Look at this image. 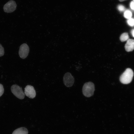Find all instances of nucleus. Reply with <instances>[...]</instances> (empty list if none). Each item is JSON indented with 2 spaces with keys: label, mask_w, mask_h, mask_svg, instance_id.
Returning <instances> with one entry per match:
<instances>
[{
  "label": "nucleus",
  "mask_w": 134,
  "mask_h": 134,
  "mask_svg": "<svg viewBox=\"0 0 134 134\" xmlns=\"http://www.w3.org/2000/svg\"><path fill=\"white\" fill-rule=\"evenodd\" d=\"M128 24L130 26L133 27L134 26V19L131 18L128 19L127 21Z\"/></svg>",
  "instance_id": "12"
},
{
  "label": "nucleus",
  "mask_w": 134,
  "mask_h": 134,
  "mask_svg": "<svg viewBox=\"0 0 134 134\" xmlns=\"http://www.w3.org/2000/svg\"><path fill=\"white\" fill-rule=\"evenodd\" d=\"M131 33L132 36L134 37V29L132 30Z\"/></svg>",
  "instance_id": "17"
},
{
  "label": "nucleus",
  "mask_w": 134,
  "mask_h": 134,
  "mask_svg": "<svg viewBox=\"0 0 134 134\" xmlns=\"http://www.w3.org/2000/svg\"><path fill=\"white\" fill-rule=\"evenodd\" d=\"M28 131L25 127H21L15 130L12 134H28Z\"/></svg>",
  "instance_id": "9"
},
{
  "label": "nucleus",
  "mask_w": 134,
  "mask_h": 134,
  "mask_svg": "<svg viewBox=\"0 0 134 134\" xmlns=\"http://www.w3.org/2000/svg\"><path fill=\"white\" fill-rule=\"evenodd\" d=\"M74 79L69 72L65 73L63 77V81L65 86L67 87L72 86L74 84Z\"/></svg>",
  "instance_id": "4"
},
{
  "label": "nucleus",
  "mask_w": 134,
  "mask_h": 134,
  "mask_svg": "<svg viewBox=\"0 0 134 134\" xmlns=\"http://www.w3.org/2000/svg\"><path fill=\"white\" fill-rule=\"evenodd\" d=\"M133 1L134 2V0H133Z\"/></svg>",
  "instance_id": "19"
},
{
  "label": "nucleus",
  "mask_w": 134,
  "mask_h": 134,
  "mask_svg": "<svg viewBox=\"0 0 134 134\" xmlns=\"http://www.w3.org/2000/svg\"><path fill=\"white\" fill-rule=\"evenodd\" d=\"M132 15V12L129 10H125L124 13V16L126 19H129L131 18Z\"/></svg>",
  "instance_id": "11"
},
{
  "label": "nucleus",
  "mask_w": 134,
  "mask_h": 134,
  "mask_svg": "<svg viewBox=\"0 0 134 134\" xmlns=\"http://www.w3.org/2000/svg\"><path fill=\"white\" fill-rule=\"evenodd\" d=\"M117 8L118 10L120 12H123L125 11V8L123 5L119 4L117 6Z\"/></svg>",
  "instance_id": "13"
},
{
  "label": "nucleus",
  "mask_w": 134,
  "mask_h": 134,
  "mask_svg": "<svg viewBox=\"0 0 134 134\" xmlns=\"http://www.w3.org/2000/svg\"><path fill=\"white\" fill-rule=\"evenodd\" d=\"M24 94L29 98L33 99L36 95V93L34 87L31 85H27L25 88Z\"/></svg>",
  "instance_id": "7"
},
{
  "label": "nucleus",
  "mask_w": 134,
  "mask_h": 134,
  "mask_svg": "<svg viewBox=\"0 0 134 134\" xmlns=\"http://www.w3.org/2000/svg\"><path fill=\"white\" fill-rule=\"evenodd\" d=\"M95 90V86L94 84L91 82L85 83L82 89V92L84 96L89 97L92 96Z\"/></svg>",
  "instance_id": "2"
},
{
  "label": "nucleus",
  "mask_w": 134,
  "mask_h": 134,
  "mask_svg": "<svg viewBox=\"0 0 134 134\" xmlns=\"http://www.w3.org/2000/svg\"><path fill=\"white\" fill-rule=\"evenodd\" d=\"M130 6L131 8L134 10V2L133 1H131L130 2Z\"/></svg>",
  "instance_id": "16"
},
{
  "label": "nucleus",
  "mask_w": 134,
  "mask_h": 134,
  "mask_svg": "<svg viewBox=\"0 0 134 134\" xmlns=\"http://www.w3.org/2000/svg\"><path fill=\"white\" fill-rule=\"evenodd\" d=\"M125 50L127 52L132 51L134 49V40L129 39L125 45Z\"/></svg>",
  "instance_id": "8"
},
{
  "label": "nucleus",
  "mask_w": 134,
  "mask_h": 134,
  "mask_svg": "<svg viewBox=\"0 0 134 134\" xmlns=\"http://www.w3.org/2000/svg\"><path fill=\"white\" fill-rule=\"evenodd\" d=\"M129 36L128 34L124 33L122 34L120 37V40L122 42H124L129 39Z\"/></svg>",
  "instance_id": "10"
},
{
  "label": "nucleus",
  "mask_w": 134,
  "mask_h": 134,
  "mask_svg": "<svg viewBox=\"0 0 134 134\" xmlns=\"http://www.w3.org/2000/svg\"><path fill=\"white\" fill-rule=\"evenodd\" d=\"M125 0H119L120 2L123 1Z\"/></svg>",
  "instance_id": "18"
},
{
  "label": "nucleus",
  "mask_w": 134,
  "mask_h": 134,
  "mask_svg": "<svg viewBox=\"0 0 134 134\" xmlns=\"http://www.w3.org/2000/svg\"><path fill=\"white\" fill-rule=\"evenodd\" d=\"M29 51V48L26 43H23L20 46L19 54L20 57L24 59L28 56Z\"/></svg>",
  "instance_id": "5"
},
{
  "label": "nucleus",
  "mask_w": 134,
  "mask_h": 134,
  "mask_svg": "<svg viewBox=\"0 0 134 134\" xmlns=\"http://www.w3.org/2000/svg\"><path fill=\"white\" fill-rule=\"evenodd\" d=\"M17 5L15 1L12 0L9 1L4 6V11L7 13H11L14 11L16 8Z\"/></svg>",
  "instance_id": "6"
},
{
  "label": "nucleus",
  "mask_w": 134,
  "mask_h": 134,
  "mask_svg": "<svg viewBox=\"0 0 134 134\" xmlns=\"http://www.w3.org/2000/svg\"><path fill=\"white\" fill-rule=\"evenodd\" d=\"M4 92V89L3 85L0 84V97L3 94Z\"/></svg>",
  "instance_id": "15"
},
{
  "label": "nucleus",
  "mask_w": 134,
  "mask_h": 134,
  "mask_svg": "<svg viewBox=\"0 0 134 134\" xmlns=\"http://www.w3.org/2000/svg\"><path fill=\"white\" fill-rule=\"evenodd\" d=\"M133 76L134 72L132 69L128 68L120 76L119 80L123 84H128L132 81Z\"/></svg>",
  "instance_id": "1"
},
{
  "label": "nucleus",
  "mask_w": 134,
  "mask_h": 134,
  "mask_svg": "<svg viewBox=\"0 0 134 134\" xmlns=\"http://www.w3.org/2000/svg\"><path fill=\"white\" fill-rule=\"evenodd\" d=\"M11 90L13 94L16 97L20 99H23L25 94L22 88L17 85H13L11 87Z\"/></svg>",
  "instance_id": "3"
},
{
  "label": "nucleus",
  "mask_w": 134,
  "mask_h": 134,
  "mask_svg": "<svg viewBox=\"0 0 134 134\" xmlns=\"http://www.w3.org/2000/svg\"><path fill=\"white\" fill-rule=\"evenodd\" d=\"M4 54V48L0 44V57L3 56Z\"/></svg>",
  "instance_id": "14"
}]
</instances>
